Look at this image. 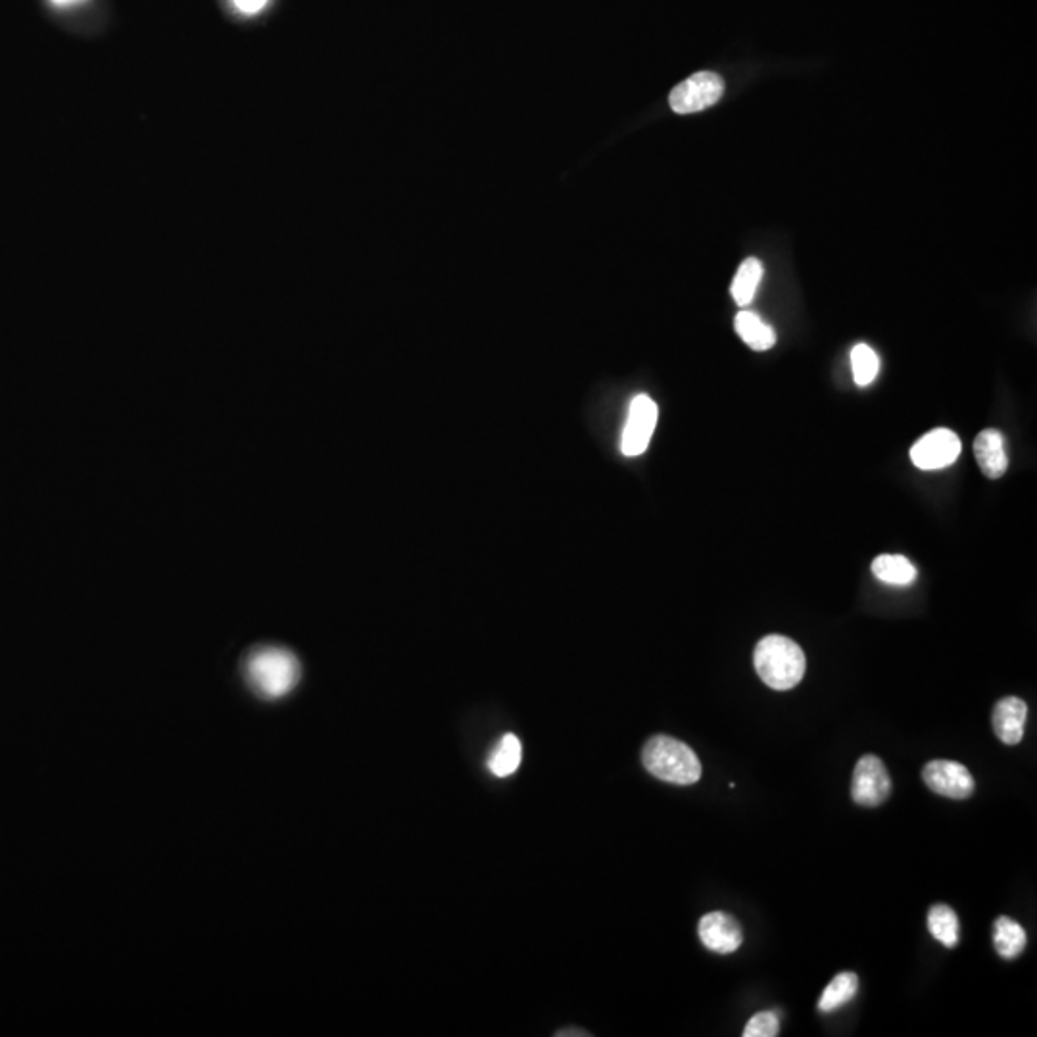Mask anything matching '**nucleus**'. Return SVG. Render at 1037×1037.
<instances>
[{"label":"nucleus","instance_id":"obj_9","mask_svg":"<svg viewBox=\"0 0 1037 1037\" xmlns=\"http://www.w3.org/2000/svg\"><path fill=\"white\" fill-rule=\"evenodd\" d=\"M698 932H700L701 943L709 951L719 953V955H730V953L738 951L744 941L740 922L721 911L709 913L701 918Z\"/></svg>","mask_w":1037,"mask_h":1037},{"label":"nucleus","instance_id":"obj_5","mask_svg":"<svg viewBox=\"0 0 1037 1037\" xmlns=\"http://www.w3.org/2000/svg\"><path fill=\"white\" fill-rule=\"evenodd\" d=\"M892 794V778L886 765L876 755H865L857 761L851 782V797L861 807H878Z\"/></svg>","mask_w":1037,"mask_h":1037},{"label":"nucleus","instance_id":"obj_13","mask_svg":"<svg viewBox=\"0 0 1037 1037\" xmlns=\"http://www.w3.org/2000/svg\"><path fill=\"white\" fill-rule=\"evenodd\" d=\"M734 327L740 338L755 352L771 350L776 342V333L761 317L753 312H740L734 319Z\"/></svg>","mask_w":1037,"mask_h":1037},{"label":"nucleus","instance_id":"obj_12","mask_svg":"<svg viewBox=\"0 0 1037 1037\" xmlns=\"http://www.w3.org/2000/svg\"><path fill=\"white\" fill-rule=\"evenodd\" d=\"M872 573L890 586H911L917 580V569L905 555H878L872 561Z\"/></svg>","mask_w":1037,"mask_h":1037},{"label":"nucleus","instance_id":"obj_18","mask_svg":"<svg viewBox=\"0 0 1037 1037\" xmlns=\"http://www.w3.org/2000/svg\"><path fill=\"white\" fill-rule=\"evenodd\" d=\"M761 279H763L761 262L757 258H748L736 271L732 287H730L732 298L736 300L738 306H748L749 302L755 298L757 289L761 285Z\"/></svg>","mask_w":1037,"mask_h":1037},{"label":"nucleus","instance_id":"obj_14","mask_svg":"<svg viewBox=\"0 0 1037 1037\" xmlns=\"http://www.w3.org/2000/svg\"><path fill=\"white\" fill-rule=\"evenodd\" d=\"M993 943H995L999 957L1011 961L1026 949L1028 936H1026V930L1013 918L999 917L995 920V928H993Z\"/></svg>","mask_w":1037,"mask_h":1037},{"label":"nucleus","instance_id":"obj_3","mask_svg":"<svg viewBox=\"0 0 1037 1037\" xmlns=\"http://www.w3.org/2000/svg\"><path fill=\"white\" fill-rule=\"evenodd\" d=\"M246 678L260 696L277 700L298 684L300 663L289 650L267 646L248 657Z\"/></svg>","mask_w":1037,"mask_h":1037},{"label":"nucleus","instance_id":"obj_19","mask_svg":"<svg viewBox=\"0 0 1037 1037\" xmlns=\"http://www.w3.org/2000/svg\"><path fill=\"white\" fill-rule=\"evenodd\" d=\"M851 367H853L855 383L859 386H869L878 377V371H880L878 354L867 344H857L851 350Z\"/></svg>","mask_w":1037,"mask_h":1037},{"label":"nucleus","instance_id":"obj_7","mask_svg":"<svg viewBox=\"0 0 1037 1037\" xmlns=\"http://www.w3.org/2000/svg\"><path fill=\"white\" fill-rule=\"evenodd\" d=\"M961 456V440L949 429H936L922 436L911 448V459L922 471H938L953 465Z\"/></svg>","mask_w":1037,"mask_h":1037},{"label":"nucleus","instance_id":"obj_1","mask_svg":"<svg viewBox=\"0 0 1037 1037\" xmlns=\"http://www.w3.org/2000/svg\"><path fill=\"white\" fill-rule=\"evenodd\" d=\"M753 663L761 680L778 692L796 688L803 680L807 669L803 650L794 640L780 634L765 636L757 644L753 652Z\"/></svg>","mask_w":1037,"mask_h":1037},{"label":"nucleus","instance_id":"obj_17","mask_svg":"<svg viewBox=\"0 0 1037 1037\" xmlns=\"http://www.w3.org/2000/svg\"><path fill=\"white\" fill-rule=\"evenodd\" d=\"M928 930L943 947L953 949L959 943V917L947 905H934L928 911Z\"/></svg>","mask_w":1037,"mask_h":1037},{"label":"nucleus","instance_id":"obj_15","mask_svg":"<svg viewBox=\"0 0 1037 1037\" xmlns=\"http://www.w3.org/2000/svg\"><path fill=\"white\" fill-rule=\"evenodd\" d=\"M857 991H859V976L855 972H840L820 995V1013L838 1011L857 995Z\"/></svg>","mask_w":1037,"mask_h":1037},{"label":"nucleus","instance_id":"obj_6","mask_svg":"<svg viewBox=\"0 0 1037 1037\" xmlns=\"http://www.w3.org/2000/svg\"><path fill=\"white\" fill-rule=\"evenodd\" d=\"M659 410L648 394H638L630 402L627 425L621 438V450L627 458L642 456L652 440Z\"/></svg>","mask_w":1037,"mask_h":1037},{"label":"nucleus","instance_id":"obj_4","mask_svg":"<svg viewBox=\"0 0 1037 1037\" xmlns=\"http://www.w3.org/2000/svg\"><path fill=\"white\" fill-rule=\"evenodd\" d=\"M723 95V77L713 72H700L676 85L669 104L676 114H694L717 104Z\"/></svg>","mask_w":1037,"mask_h":1037},{"label":"nucleus","instance_id":"obj_8","mask_svg":"<svg viewBox=\"0 0 1037 1037\" xmlns=\"http://www.w3.org/2000/svg\"><path fill=\"white\" fill-rule=\"evenodd\" d=\"M922 780L932 792L949 799H966L974 792L972 774L955 761H930L922 769Z\"/></svg>","mask_w":1037,"mask_h":1037},{"label":"nucleus","instance_id":"obj_20","mask_svg":"<svg viewBox=\"0 0 1037 1037\" xmlns=\"http://www.w3.org/2000/svg\"><path fill=\"white\" fill-rule=\"evenodd\" d=\"M780 1032V1020L774 1013H757L749 1018L742 1036L744 1037H774Z\"/></svg>","mask_w":1037,"mask_h":1037},{"label":"nucleus","instance_id":"obj_2","mask_svg":"<svg viewBox=\"0 0 1037 1037\" xmlns=\"http://www.w3.org/2000/svg\"><path fill=\"white\" fill-rule=\"evenodd\" d=\"M642 763L655 778L690 786L701 778V763L694 749L671 736H653L642 751Z\"/></svg>","mask_w":1037,"mask_h":1037},{"label":"nucleus","instance_id":"obj_22","mask_svg":"<svg viewBox=\"0 0 1037 1037\" xmlns=\"http://www.w3.org/2000/svg\"><path fill=\"white\" fill-rule=\"evenodd\" d=\"M555 1036H557V1037H561V1036H565V1037H567V1036H590V1034H586V1032H557V1034H555Z\"/></svg>","mask_w":1037,"mask_h":1037},{"label":"nucleus","instance_id":"obj_23","mask_svg":"<svg viewBox=\"0 0 1037 1037\" xmlns=\"http://www.w3.org/2000/svg\"><path fill=\"white\" fill-rule=\"evenodd\" d=\"M52 2L58 4V6H66V4H73V2H79V0H52Z\"/></svg>","mask_w":1037,"mask_h":1037},{"label":"nucleus","instance_id":"obj_16","mask_svg":"<svg viewBox=\"0 0 1037 1037\" xmlns=\"http://www.w3.org/2000/svg\"><path fill=\"white\" fill-rule=\"evenodd\" d=\"M523 759V746L515 734H506L488 759V769L494 776H509L519 769Z\"/></svg>","mask_w":1037,"mask_h":1037},{"label":"nucleus","instance_id":"obj_21","mask_svg":"<svg viewBox=\"0 0 1037 1037\" xmlns=\"http://www.w3.org/2000/svg\"><path fill=\"white\" fill-rule=\"evenodd\" d=\"M231 2L237 8V12H241L242 16L260 14L269 4V0H231Z\"/></svg>","mask_w":1037,"mask_h":1037},{"label":"nucleus","instance_id":"obj_10","mask_svg":"<svg viewBox=\"0 0 1037 1037\" xmlns=\"http://www.w3.org/2000/svg\"><path fill=\"white\" fill-rule=\"evenodd\" d=\"M1028 719V705L1020 698H1005L993 709V730L995 736L1007 744L1016 746L1024 738V728Z\"/></svg>","mask_w":1037,"mask_h":1037},{"label":"nucleus","instance_id":"obj_11","mask_svg":"<svg viewBox=\"0 0 1037 1037\" xmlns=\"http://www.w3.org/2000/svg\"><path fill=\"white\" fill-rule=\"evenodd\" d=\"M974 456L988 479H999L1009 467L1005 454V438L997 429H986L974 440Z\"/></svg>","mask_w":1037,"mask_h":1037}]
</instances>
